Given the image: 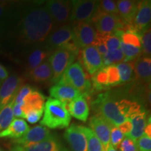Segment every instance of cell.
I'll use <instances>...</instances> for the list:
<instances>
[{"label": "cell", "mask_w": 151, "mask_h": 151, "mask_svg": "<svg viewBox=\"0 0 151 151\" xmlns=\"http://www.w3.org/2000/svg\"><path fill=\"white\" fill-rule=\"evenodd\" d=\"M50 52L45 48H37L32 50L27 60V66L29 71L32 70L44 62L50 55Z\"/></svg>", "instance_id": "484cf974"}, {"label": "cell", "mask_w": 151, "mask_h": 151, "mask_svg": "<svg viewBox=\"0 0 151 151\" xmlns=\"http://www.w3.org/2000/svg\"><path fill=\"white\" fill-rule=\"evenodd\" d=\"M120 48L121 49L124 55L123 62H132L142 56V50L141 48L125 44L120 41Z\"/></svg>", "instance_id": "f1b7e54d"}, {"label": "cell", "mask_w": 151, "mask_h": 151, "mask_svg": "<svg viewBox=\"0 0 151 151\" xmlns=\"http://www.w3.org/2000/svg\"><path fill=\"white\" fill-rule=\"evenodd\" d=\"M22 83V78L14 74L9 76L1 83L0 86V110L14 99Z\"/></svg>", "instance_id": "7c38bea8"}, {"label": "cell", "mask_w": 151, "mask_h": 151, "mask_svg": "<svg viewBox=\"0 0 151 151\" xmlns=\"http://www.w3.org/2000/svg\"><path fill=\"white\" fill-rule=\"evenodd\" d=\"M49 92L52 98L65 103L70 102L75 98L82 94L78 90L60 81L50 88Z\"/></svg>", "instance_id": "ac0fdd59"}, {"label": "cell", "mask_w": 151, "mask_h": 151, "mask_svg": "<svg viewBox=\"0 0 151 151\" xmlns=\"http://www.w3.org/2000/svg\"><path fill=\"white\" fill-rule=\"evenodd\" d=\"M107 76H108V86H117L120 84V79L119 73L116 65L106 67Z\"/></svg>", "instance_id": "d590c367"}, {"label": "cell", "mask_w": 151, "mask_h": 151, "mask_svg": "<svg viewBox=\"0 0 151 151\" xmlns=\"http://www.w3.org/2000/svg\"><path fill=\"white\" fill-rule=\"evenodd\" d=\"M46 97L37 90H33L24 99L22 104L23 116L31 111H43Z\"/></svg>", "instance_id": "44dd1931"}, {"label": "cell", "mask_w": 151, "mask_h": 151, "mask_svg": "<svg viewBox=\"0 0 151 151\" xmlns=\"http://www.w3.org/2000/svg\"><path fill=\"white\" fill-rule=\"evenodd\" d=\"M68 111L71 116L83 122H86L90 109L84 94L78 96L68 104Z\"/></svg>", "instance_id": "d6986e66"}, {"label": "cell", "mask_w": 151, "mask_h": 151, "mask_svg": "<svg viewBox=\"0 0 151 151\" xmlns=\"http://www.w3.org/2000/svg\"><path fill=\"white\" fill-rule=\"evenodd\" d=\"M90 22L94 24V28L100 35H110L119 29H123L124 22L118 16L97 11Z\"/></svg>", "instance_id": "8992f818"}, {"label": "cell", "mask_w": 151, "mask_h": 151, "mask_svg": "<svg viewBox=\"0 0 151 151\" xmlns=\"http://www.w3.org/2000/svg\"><path fill=\"white\" fill-rule=\"evenodd\" d=\"M7 8V4L6 3H0V18L2 17Z\"/></svg>", "instance_id": "7dc6e473"}, {"label": "cell", "mask_w": 151, "mask_h": 151, "mask_svg": "<svg viewBox=\"0 0 151 151\" xmlns=\"http://www.w3.org/2000/svg\"><path fill=\"white\" fill-rule=\"evenodd\" d=\"M144 134L148 136L149 137H151V124H150V117L149 116L148 119V122L145 127L144 129Z\"/></svg>", "instance_id": "bcb514c9"}, {"label": "cell", "mask_w": 151, "mask_h": 151, "mask_svg": "<svg viewBox=\"0 0 151 151\" xmlns=\"http://www.w3.org/2000/svg\"><path fill=\"white\" fill-rule=\"evenodd\" d=\"M71 9L69 21H91L97 12L98 1L95 0H74L71 1Z\"/></svg>", "instance_id": "52a82bcc"}, {"label": "cell", "mask_w": 151, "mask_h": 151, "mask_svg": "<svg viewBox=\"0 0 151 151\" xmlns=\"http://www.w3.org/2000/svg\"><path fill=\"white\" fill-rule=\"evenodd\" d=\"M60 81L73 87L82 94L88 92L91 88V83L87 78L83 68L79 62L71 64L66 69Z\"/></svg>", "instance_id": "277c9868"}, {"label": "cell", "mask_w": 151, "mask_h": 151, "mask_svg": "<svg viewBox=\"0 0 151 151\" xmlns=\"http://www.w3.org/2000/svg\"><path fill=\"white\" fill-rule=\"evenodd\" d=\"M45 7L51 16L55 24L64 25L69 21L71 9V1L50 0L47 1Z\"/></svg>", "instance_id": "30bf717a"}, {"label": "cell", "mask_w": 151, "mask_h": 151, "mask_svg": "<svg viewBox=\"0 0 151 151\" xmlns=\"http://www.w3.org/2000/svg\"><path fill=\"white\" fill-rule=\"evenodd\" d=\"M117 127L120 130V132H121L125 136V137H127L132 130V122L129 119H127V120H126L123 123L120 124V125Z\"/></svg>", "instance_id": "7bdbcfd3"}, {"label": "cell", "mask_w": 151, "mask_h": 151, "mask_svg": "<svg viewBox=\"0 0 151 151\" xmlns=\"http://www.w3.org/2000/svg\"><path fill=\"white\" fill-rule=\"evenodd\" d=\"M65 139L70 146L71 151H88V143L81 125L73 123L66 129Z\"/></svg>", "instance_id": "5bb4252c"}, {"label": "cell", "mask_w": 151, "mask_h": 151, "mask_svg": "<svg viewBox=\"0 0 151 151\" xmlns=\"http://www.w3.org/2000/svg\"><path fill=\"white\" fill-rule=\"evenodd\" d=\"M28 76L36 83H45L48 81L52 82V73L48 60H45L40 65L30 71L28 73Z\"/></svg>", "instance_id": "d4e9b609"}, {"label": "cell", "mask_w": 151, "mask_h": 151, "mask_svg": "<svg viewBox=\"0 0 151 151\" xmlns=\"http://www.w3.org/2000/svg\"><path fill=\"white\" fill-rule=\"evenodd\" d=\"M97 104L101 116L109 124L115 127H118L120 124L127 120L122 114L119 109L118 101L111 98L107 94H101L98 98Z\"/></svg>", "instance_id": "5b68a950"}, {"label": "cell", "mask_w": 151, "mask_h": 151, "mask_svg": "<svg viewBox=\"0 0 151 151\" xmlns=\"http://www.w3.org/2000/svg\"><path fill=\"white\" fill-rule=\"evenodd\" d=\"M12 111L14 116L17 118H24L23 113L22 111V104H14Z\"/></svg>", "instance_id": "ee69618b"}, {"label": "cell", "mask_w": 151, "mask_h": 151, "mask_svg": "<svg viewBox=\"0 0 151 151\" xmlns=\"http://www.w3.org/2000/svg\"><path fill=\"white\" fill-rule=\"evenodd\" d=\"M117 149L118 151H139L136 141L127 137H125L122 139L116 150Z\"/></svg>", "instance_id": "f35d334b"}, {"label": "cell", "mask_w": 151, "mask_h": 151, "mask_svg": "<svg viewBox=\"0 0 151 151\" xmlns=\"http://www.w3.org/2000/svg\"><path fill=\"white\" fill-rule=\"evenodd\" d=\"M124 138V135L117 127L111 126L110 134V144L114 148H117Z\"/></svg>", "instance_id": "8d00e7d4"}, {"label": "cell", "mask_w": 151, "mask_h": 151, "mask_svg": "<svg viewBox=\"0 0 151 151\" xmlns=\"http://www.w3.org/2000/svg\"><path fill=\"white\" fill-rule=\"evenodd\" d=\"M78 52V48L73 41L52 52L48 60L52 73V83L60 80L66 69L73 63Z\"/></svg>", "instance_id": "3957f363"}, {"label": "cell", "mask_w": 151, "mask_h": 151, "mask_svg": "<svg viewBox=\"0 0 151 151\" xmlns=\"http://www.w3.org/2000/svg\"><path fill=\"white\" fill-rule=\"evenodd\" d=\"M72 28V41L77 48H85L91 46L95 39L96 32L91 22H74Z\"/></svg>", "instance_id": "ba28073f"}, {"label": "cell", "mask_w": 151, "mask_h": 151, "mask_svg": "<svg viewBox=\"0 0 151 151\" xmlns=\"http://www.w3.org/2000/svg\"><path fill=\"white\" fill-rule=\"evenodd\" d=\"M107 151H118L116 148H114L110 144L109 145L108 149H107Z\"/></svg>", "instance_id": "c3c4849f"}, {"label": "cell", "mask_w": 151, "mask_h": 151, "mask_svg": "<svg viewBox=\"0 0 151 151\" xmlns=\"http://www.w3.org/2000/svg\"><path fill=\"white\" fill-rule=\"evenodd\" d=\"M92 79L93 86L98 90L104 89V87H108V76L106 67L101 68L92 75Z\"/></svg>", "instance_id": "1f68e13d"}, {"label": "cell", "mask_w": 151, "mask_h": 151, "mask_svg": "<svg viewBox=\"0 0 151 151\" xmlns=\"http://www.w3.org/2000/svg\"><path fill=\"white\" fill-rule=\"evenodd\" d=\"M139 151H151V137L143 134L136 141Z\"/></svg>", "instance_id": "ab89813d"}, {"label": "cell", "mask_w": 151, "mask_h": 151, "mask_svg": "<svg viewBox=\"0 0 151 151\" xmlns=\"http://www.w3.org/2000/svg\"><path fill=\"white\" fill-rule=\"evenodd\" d=\"M151 1L150 0L138 1L137 10L132 21V27L139 33L150 27Z\"/></svg>", "instance_id": "4fadbf2b"}, {"label": "cell", "mask_w": 151, "mask_h": 151, "mask_svg": "<svg viewBox=\"0 0 151 151\" xmlns=\"http://www.w3.org/2000/svg\"><path fill=\"white\" fill-rule=\"evenodd\" d=\"M33 90H35V89L32 86H28V85L22 86L18 90L14 98V104H22L26 97Z\"/></svg>", "instance_id": "74e56055"}, {"label": "cell", "mask_w": 151, "mask_h": 151, "mask_svg": "<svg viewBox=\"0 0 151 151\" xmlns=\"http://www.w3.org/2000/svg\"><path fill=\"white\" fill-rule=\"evenodd\" d=\"M0 151H6V150H4V149H2V148H0Z\"/></svg>", "instance_id": "681fc988"}, {"label": "cell", "mask_w": 151, "mask_h": 151, "mask_svg": "<svg viewBox=\"0 0 151 151\" xmlns=\"http://www.w3.org/2000/svg\"><path fill=\"white\" fill-rule=\"evenodd\" d=\"M116 65L120 76V84L127 83L133 79L134 76L133 62H120Z\"/></svg>", "instance_id": "4316f807"}, {"label": "cell", "mask_w": 151, "mask_h": 151, "mask_svg": "<svg viewBox=\"0 0 151 151\" xmlns=\"http://www.w3.org/2000/svg\"><path fill=\"white\" fill-rule=\"evenodd\" d=\"M43 111L44 115L40 124L48 129H64L70 124L71 116L67 103L50 97L45 103Z\"/></svg>", "instance_id": "7a4b0ae2"}, {"label": "cell", "mask_w": 151, "mask_h": 151, "mask_svg": "<svg viewBox=\"0 0 151 151\" xmlns=\"http://www.w3.org/2000/svg\"><path fill=\"white\" fill-rule=\"evenodd\" d=\"M124 59L123 53L120 48L113 50V51H108L104 55L102 56L104 66H106V67L123 62Z\"/></svg>", "instance_id": "4dcf8cb0"}, {"label": "cell", "mask_w": 151, "mask_h": 151, "mask_svg": "<svg viewBox=\"0 0 151 151\" xmlns=\"http://www.w3.org/2000/svg\"><path fill=\"white\" fill-rule=\"evenodd\" d=\"M134 71L143 83L146 85L150 84L151 80V59L148 57L141 56L133 62Z\"/></svg>", "instance_id": "7402d4cb"}, {"label": "cell", "mask_w": 151, "mask_h": 151, "mask_svg": "<svg viewBox=\"0 0 151 151\" xmlns=\"http://www.w3.org/2000/svg\"><path fill=\"white\" fill-rule=\"evenodd\" d=\"M81 127L87 139L88 151H103L101 143L92 130L85 126H81Z\"/></svg>", "instance_id": "f546056e"}, {"label": "cell", "mask_w": 151, "mask_h": 151, "mask_svg": "<svg viewBox=\"0 0 151 151\" xmlns=\"http://www.w3.org/2000/svg\"><path fill=\"white\" fill-rule=\"evenodd\" d=\"M129 120L132 122V128L127 137L136 141L139 138L144 134V129L148 122L147 113L143 110L141 112L132 116Z\"/></svg>", "instance_id": "603a6c76"}, {"label": "cell", "mask_w": 151, "mask_h": 151, "mask_svg": "<svg viewBox=\"0 0 151 151\" xmlns=\"http://www.w3.org/2000/svg\"><path fill=\"white\" fill-rule=\"evenodd\" d=\"M14 104V99L11 100L8 104L0 110V132L6 129L14 120L12 111Z\"/></svg>", "instance_id": "83f0119b"}, {"label": "cell", "mask_w": 151, "mask_h": 151, "mask_svg": "<svg viewBox=\"0 0 151 151\" xmlns=\"http://www.w3.org/2000/svg\"><path fill=\"white\" fill-rule=\"evenodd\" d=\"M11 151H69L62 143L52 136L41 142L29 145H14Z\"/></svg>", "instance_id": "2e32d148"}, {"label": "cell", "mask_w": 151, "mask_h": 151, "mask_svg": "<svg viewBox=\"0 0 151 151\" xmlns=\"http://www.w3.org/2000/svg\"><path fill=\"white\" fill-rule=\"evenodd\" d=\"M118 16L125 23L132 24L137 10L138 1L131 0H120L116 1Z\"/></svg>", "instance_id": "cb8c5ba5"}, {"label": "cell", "mask_w": 151, "mask_h": 151, "mask_svg": "<svg viewBox=\"0 0 151 151\" xmlns=\"http://www.w3.org/2000/svg\"><path fill=\"white\" fill-rule=\"evenodd\" d=\"M81 62L86 70L92 76L104 67L102 57L92 45L83 48L81 53Z\"/></svg>", "instance_id": "9a60e30c"}, {"label": "cell", "mask_w": 151, "mask_h": 151, "mask_svg": "<svg viewBox=\"0 0 151 151\" xmlns=\"http://www.w3.org/2000/svg\"><path fill=\"white\" fill-rule=\"evenodd\" d=\"M50 129L42 125H37L29 128L23 137L13 141L14 145H29L35 144L50 139L52 137Z\"/></svg>", "instance_id": "e0dca14e"}, {"label": "cell", "mask_w": 151, "mask_h": 151, "mask_svg": "<svg viewBox=\"0 0 151 151\" xmlns=\"http://www.w3.org/2000/svg\"><path fill=\"white\" fill-rule=\"evenodd\" d=\"M72 28L69 24H64L54 29L46 38L45 48L49 52L65 46L72 41Z\"/></svg>", "instance_id": "9c48e42d"}, {"label": "cell", "mask_w": 151, "mask_h": 151, "mask_svg": "<svg viewBox=\"0 0 151 151\" xmlns=\"http://www.w3.org/2000/svg\"><path fill=\"white\" fill-rule=\"evenodd\" d=\"M43 112V111H31L24 115V118H25L28 122L32 124L37 123L41 120Z\"/></svg>", "instance_id": "b9f144b4"}, {"label": "cell", "mask_w": 151, "mask_h": 151, "mask_svg": "<svg viewBox=\"0 0 151 151\" xmlns=\"http://www.w3.org/2000/svg\"><path fill=\"white\" fill-rule=\"evenodd\" d=\"M29 127L25 120L14 118L6 129L0 132V139H18L27 133Z\"/></svg>", "instance_id": "ffe728a7"}, {"label": "cell", "mask_w": 151, "mask_h": 151, "mask_svg": "<svg viewBox=\"0 0 151 151\" xmlns=\"http://www.w3.org/2000/svg\"><path fill=\"white\" fill-rule=\"evenodd\" d=\"M97 11L118 16L117 3L116 1H112V0H102L98 1Z\"/></svg>", "instance_id": "836d02e7"}, {"label": "cell", "mask_w": 151, "mask_h": 151, "mask_svg": "<svg viewBox=\"0 0 151 151\" xmlns=\"http://www.w3.org/2000/svg\"><path fill=\"white\" fill-rule=\"evenodd\" d=\"M1 83H2V81H0V86H1Z\"/></svg>", "instance_id": "f907efd6"}, {"label": "cell", "mask_w": 151, "mask_h": 151, "mask_svg": "<svg viewBox=\"0 0 151 151\" xmlns=\"http://www.w3.org/2000/svg\"><path fill=\"white\" fill-rule=\"evenodd\" d=\"M103 38L108 51H113V50L120 48V44L121 41H120V37L115 34L104 35H103Z\"/></svg>", "instance_id": "e575fe53"}, {"label": "cell", "mask_w": 151, "mask_h": 151, "mask_svg": "<svg viewBox=\"0 0 151 151\" xmlns=\"http://www.w3.org/2000/svg\"><path fill=\"white\" fill-rule=\"evenodd\" d=\"M92 45L95 47L96 49L98 50V52H99L100 55H101V57L104 55L108 52V50H107L102 35H100V34L97 32L95 39H94Z\"/></svg>", "instance_id": "60d3db41"}, {"label": "cell", "mask_w": 151, "mask_h": 151, "mask_svg": "<svg viewBox=\"0 0 151 151\" xmlns=\"http://www.w3.org/2000/svg\"><path fill=\"white\" fill-rule=\"evenodd\" d=\"M89 125L90 129L101 143L103 151H107L110 145L111 127L112 125L100 114L94 115L90 118Z\"/></svg>", "instance_id": "8fae6325"}, {"label": "cell", "mask_w": 151, "mask_h": 151, "mask_svg": "<svg viewBox=\"0 0 151 151\" xmlns=\"http://www.w3.org/2000/svg\"><path fill=\"white\" fill-rule=\"evenodd\" d=\"M54 22L46 7L29 9L20 23V36L24 42L37 43L44 41L54 28Z\"/></svg>", "instance_id": "6da1fadb"}, {"label": "cell", "mask_w": 151, "mask_h": 151, "mask_svg": "<svg viewBox=\"0 0 151 151\" xmlns=\"http://www.w3.org/2000/svg\"><path fill=\"white\" fill-rule=\"evenodd\" d=\"M9 77V72L4 66L0 63V81H4Z\"/></svg>", "instance_id": "f6af8a7d"}, {"label": "cell", "mask_w": 151, "mask_h": 151, "mask_svg": "<svg viewBox=\"0 0 151 151\" xmlns=\"http://www.w3.org/2000/svg\"><path fill=\"white\" fill-rule=\"evenodd\" d=\"M141 43L142 56L150 58L151 55V31L150 27L141 33Z\"/></svg>", "instance_id": "d6a6232c"}]
</instances>
